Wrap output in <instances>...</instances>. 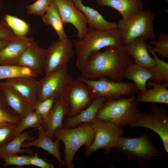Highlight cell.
<instances>
[{"label": "cell", "instance_id": "6da1fadb", "mask_svg": "<svg viewBox=\"0 0 168 168\" xmlns=\"http://www.w3.org/2000/svg\"><path fill=\"white\" fill-rule=\"evenodd\" d=\"M131 63L123 44L109 47L104 51L93 52L88 56L79 70L80 76L90 79L107 77L121 81L126 68Z\"/></svg>", "mask_w": 168, "mask_h": 168}, {"label": "cell", "instance_id": "7a4b0ae2", "mask_svg": "<svg viewBox=\"0 0 168 168\" xmlns=\"http://www.w3.org/2000/svg\"><path fill=\"white\" fill-rule=\"evenodd\" d=\"M77 57L76 66L80 70L88 56L92 53L100 51L105 47L123 44L117 28L108 30H99L89 26L82 38L74 41Z\"/></svg>", "mask_w": 168, "mask_h": 168}, {"label": "cell", "instance_id": "3957f363", "mask_svg": "<svg viewBox=\"0 0 168 168\" xmlns=\"http://www.w3.org/2000/svg\"><path fill=\"white\" fill-rule=\"evenodd\" d=\"M95 132L93 124L83 123L75 128L57 129L54 137L62 141L64 146L63 165L68 168H74L73 159L77 150L85 145L87 147L93 142Z\"/></svg>", "mask_w": 168, "mask_h": 168}, {"label": "cell", "instance_id": "277c9868", "mask_svg": "<svg viewBox=\"0 0 168 168\" xmlns=\"http://www.w3.org/2000/svg\"><path fill=\"white\" fill-rule=\"evenodd\" d=\"M135 94L128 98L106 99L96 119L108 121L123 127L129 125L140 112Z\"/></svg>", "mask_w": 168, "mask_h": 168}, {"label": "cell", "instance_id": "5b68a950", "mask_svg": "<svg viewBox=\"0 0 168 168\" xmlns=\"http://www.w3.org/2000/svg\"><path fill=\"white\" fill-rule=\"evenodd\" d=\"M155 14L150 10H142L129 19H122L117 23L121 42L124 45L140 37L153 40L156 35L153 29Z\"/></svg>", "mask_w": 168, "mask_h": 168}, {"label": "cell", "instance_id": "8992f818", "mask_svg": "<svg viewBox=\"0 0 168 168\" xmlns=\"http://www.w3.org/2000/svg\"><path fill=\"white\" fill-rule=\"evenodd\" d=\"M119 152L131 155L138 161L139 166L146 167L150 159L154 157L165 158L166 156L157 150L153 145L148 131L136 138L122 136L115 147Z\"/></svg>", "mask_w": 168, "mask_h": 168}, {"label": "cell", "instance_id": "52a82bcc", "mask_svg": "<svg viewBox=\"0 0 168 168\" xmlns=\"http://www.w3.org/2000/svg\"><path fill=\"white\" fill-rule=\"evenodd\" d=\"M132 128L142 127L151 129L158 135L164 149L168 153V111L162 106L153 105L150 111H140L129 125Z\"/></svg>", "mask_w": 168, "mask_h": 168}, {"label": "cell", "instance_id": "ba28073f", "mask_svg": "<svg viewBox=\"0 0 168 168\" xmlns=\"http://www.w3.org/2000/svg\"><path fill=\"white\" fill-rule=\"evenodd\" d=\"M95 135L93 142L85 147L86 156H90L95 151L102 149L109 153L115 148L121 137L122 136V128L110 121L96 120L93 123Z\"/></svg>", "mask_w": 168, "mask_h": 168}, {"label": "cell", "instance_id": "9c48e42d", "mask_svg": "<svg viewBox=\"0 0 168 168\" xmlns=\"http://www.w3.org/2000/svg\"><path fill=\"white\" fill-rule=\"evenodd\" d=\"M67 117H74L87 107L94 98L88 86L77 78L70 82L62 95Z\"/></svg>", "mask_w": 168, "mask_h": 168}, {"label": "cell", "instance_id": "30bf717a", "mask_svg": "<svg viewBox=\"0 0 168 168\" xmlns=\"http://www.w3.org/2000/svg\"><path fill=\"white\" fill-rule=\"evenodd\" d=\"M78 79L89 87L94 97H102L106 99H115L121 96L135 94L138 91L133 82L128 83L110 80L104 77L94 80L79 76Z\"/></svg>", "mask_w": 168, "mask_h": 168}, {"label": "cell", "instance_id": "8fae6325", "mask_svg": "<svg viewBox=\"0 0 168 168\" xmlns=\"http://www.w3.org/2000/svg\"><path fill=\"white\" fill-rule=\"evenodd\" d=\"M46 49L44 70L45 76L67 67V64L75 54L72 44L68 39L54 41Z\"/></svg>", "mask_w": 168, "mask_h": 168}, {"label": "cell", "instance_id": "7c38bea8", "mask_svg": "<svg viewBox=\"0 0 168 168\" xmlns=\"http://www.w3.org/2000/svg\"><path fill=\"white\" fill-rule=\"evenodd\" d=\"M73 79L67 66L50 75L45 76L39 80V90L36 103L51 97L56 98L62 95Z\"/></svg>", "mask_w": 168, "mask_h": 168}, {"label": "cell", "instance_id": "4fadbf2b", "mask_svg": "<svg viewBox=\"0 0 168 168\" xmlns=\"http://www.w3.org/2000/svg\"><path fill=\"white\" fill-rule=\"evenodd\" d=\"M56 5L64 24H72L76 29L77 39L82 38L88 29V23L84 15L71 0H53Z\"/></svg>", "mask_w": 168, "mask_h": 168}, {"label": "cell", "instance_id": "5bb4252c", "mask_svg": "<svg viewBox=\"0 0 168 168\" xmlns=\"http://www.w3.org/2000/svg\"><path fill=\"white\" fill-rule=\"evenodd\" d=\"M46 49L39 46L34 40L20 56L17 65L29 68L37 75L44 72Z\"/></svg>", "mask_w": 168, "mask_h": 168}, {"label": "cell", "instance_id": "9a60e30c", "mask_svg": "<svg viewBox=\"0 0 168 168\" xmlns=\"http://www.w3.org/2000/svg\"><path fill=\"white\" fill-rule=\"evenodd\" d=\"M33 40L26 36H15L0 50V65H17L21 55Z\"/></svg>", "mask_w": 168, "mask_h": 168}, {"label": "cell", "instance_id": "2e32d148", "mask_svg": "<svg viewBox=\"0 0 168 168\" xmlns=\"http://www.w3.org/2000/svg\"><path fill=\"white\" fill-rule=\"evenodd\" d=\"M4 83L12 87L34 108L40 88L36 77H21L7 79Z\"/></svg>", "mask_w": 168, "mask_h": 168}, {"label": "cell", "instance_id": "e0dca14e", "mask_svg": "<svg viewBox=\"0 0 168 168\" xmlns=\"http://www.w3.org/2000/svg\"><path fill=\"white\" fill-rule=\"evenodd\" d=\"M0 90L11 109L20 119L34 110V107L22 96L3 82H0Z\"/></svg>", "mask_w": 168, "mask_h": 168}, {"label": "cell", "instance_id": "ac0fdd59", "mask_svg": "<svg viewBox=\"0 0 168 168\" xmlns=\"http://www.w3.org/2000/svg\"><path fill=\"white\" fill-rule=\"evenodd\" d=\"M106 100L104 97H94L89 105L77 115L66 118L63 128H70L81 124L93 123L96 120V115Z\"/></svg>", "mask_w": 168, "mask_h": 168}, {"label": "cell", "instance_id": "d6986e66", "mask_svg": "<svg viewBox=\"0 0 168 168\" xmlns=\"http://www.w3.org/2000/svg\"><path fill=\"white\" fill-rule=\"evenodd\" d=\"M38 130V137L32 141L25 142L22 144V148H27L35 147L41 148L52 155L58 161L59 166H62L63 165V161L61 158L59 149L61 141L57 139L55 141H53L47 134L43 126Z\"/></svg>", "mask_w": 168, "mask_h": 168}, {"label": "cell", "instance_id": "ffe728a7", "mask_svg": "<svg viewBox=\"0 0 168 168\" xmlns=\"http://www.w3.org/2000/svg\"><path fill=\"white\" fill-rule=\"evenodd\" d=\"M66 110L62 95L55 98L54 103L43 126L47 134L52 139L55 131L63 127V120Z\"/></svg>", "mask_w": 168, "mask_h": 168}, {"label": "cell", "instance_id": "44dd1931", "mask_svg": "<svg viewBox=\"0 0 168 168\" xmlns=\"http://www.w3.org/2000/svg\"><path fill=\"white\" fill-rule=\"evenodd\" d=\"M83 13L89 26L99 30H108L117 28V23L106 20L97 10L85 5L82 0H71Z\"/></svg>", "mask_w": 168, "mask_h": 168}, {"label": "cell", "instance_id": "7402d4cb", "mask_svg": "<svg viewBox=\"0 0 168 168\" xmlns=\"http://www.w3.org/2000/svg\"><path fill=\"white\" fill-rule=\"evenodd\" d=\"M124 46L129 55L134 59L135 63L148 69L155 64V60L149 55L147 44L143 38H138Z\"/></svg>", "mask_w": 168, "mask_h": 168}, {"label": "cell", "instance_id": "603a6c76", "mask_svg": "<svg viewBox=\"0 0 168 168\" xmlns=\"http://www.w3.org/2000/svg\"><path fill=\"white\" fill-rule=\"evenodd\" d=\"M101 6L112 8L118 11L126 20L143 10V3L141 0H96Z\"/></svg>", "mask_w": 168, "mask_h": 168}, {"label": "cell", "instance_id": "cb8c5ba5", "mask_svg": "<svg viewBox=\"0 0 168 168\" xmlns=\"http://www.w3.org/2000/svg\"><path fill=\"white\" fill-rule=\"evenodd\" d=\"M147 84L152 88L139 93L136 97L138 102L168 104V82L157 83L148 81Z\"/></svg>", "mask_w": 168, "mask_h": 168}, {"label": "cell", "instance_id": "d4e9b609", "mask_svg": "<svg viewBox=\"0 0 168 168\" xmlns=\"http://www.w3.org/2000/svg\"><path fill=\"white\" fill-rule=\"evenodd\" d=\"M152 76V74L149 69L132 63L126 68L124 74V78L133 81L139 93L147 90V82Z\"/></svg>", "mask_w": 168, "mask_h": 168}, {"label": "cell", "instance_id": "484cf974", "mask_svg": "<svg viewBox=\"0 0 168 168\" xmlns=\"http://www.w3.org/2000/svg\"><path fill=\"white\" fill-rule=\"evenodd\" d=\"M22 132L16 136L12 140L0 148V156L3 155L17 154L18 153H27L31 155L34 152L30 148L23 149V144L26 141H30L35 139L32 135L30 134L32 132Z\"/></svg>", "mask_w": 168, "mask_h": 168}, {"label": "cell", "instance_id": "4316f807", "mask_svg": "<svg viewBox=\"0 0 168 168\" xmlns=\"http://www.w3.org/2000/svg\"><path fill=\"white\" fill-rule=\"evenodd\" d=\"M42 18L46 25L52 27L57 34L59 40H65L68 39L58 9L53 1Z\"/></svg>", "mask_w": 168, "mask_h": 168}, {"label": "cell", "instance_id": "83f0119b", "mask_svg": "<svg viewBox=\"0 0 168 168\" xmlns=\"http://www.w3.org/2000/svg\"><path fill=\"white\" fill-rule=\"evenodd\" d=\"M147 47L155 61V64L149 69L152 74L150 80L157 83L168 82V63L159 59L152 50V47L148 44Z\"/></svg>", "mask_w": 168, "mask_h": 168}, {"label": "cell", "instance_id": "f1b7e54d", "mask_svg": "<svg viewBox=\"0 0 168 168\" xmlns=\"http://www.w3.org/2000/svg\"><path fill=\"white\" fill-rule=\"evenodd\" d=\"M38 76L29 68L17 65H0V81L21 77Z\"/></svg>", "mask_w": 168, "mask_h": 168}, {"label": "cell", "instance_id": "f546056e", "mask_svg": "<svg viewBox=\"0 0 168 168\" xmlns=\"http://www.w3.org/2000/svg\"><path fill=\"white\" fill-rule=\"evenodd\" d=\"M44 120L35 111H32L21 119L16 125L15 134L16 136L21 133L26 129L33 128L38 130L43 125Z\"/></svg>", "mask_w": 168, "mask_h": 168}, {"label": "cell", "instance_id": "4dcf8cb0", "mask_svg": "<svg viewBox=\"0 0 168 168\" xmlns=\"http://www.w3.org/2000/svg\"><path fill=\"white\" fill-rule=\"evenodd\" d=\"M4 20L15 36H26L29 31V24L19 18L6 14L4 16Z\"/></svg>", "mask_w": 168, "mask_h": 168}, {"label": "cell", "instance_id": "1f68e13d", "mask_svg": "<svg viewBox=\"0 0 168 168\" xmlns=\"http://www.w3.org/2000/svg\"><path fill=\"white\" fill-rule=\"evenodd\" d=\"M0 119L6 122L16 125L21 120L11 109L0 90Z\"/></svg>", "mask_w": 168, "mask_h": 168}, {"label": "cell", "instance_id": "d6a6232c", "mask_svg": "<svg viewBox=\"0 0 168 168\" xmlns=\"http://www.w3.org/2000/svg\"><path fill=\"white\" fill-rule=\"evenodd\" d=\"M16 126L8 123H0V148L10 141L16 136Z\"/></svg>", "mask_w": 168, "mask_h": 168}, {"label": "cell", "instance_id": "836d02e7", "mask_svg": "<svg viewBox=\"0 0 168 168\" xmlns=\"http://www.w3.org/2000/svg\"><path fill=\"white\" fill-rule=\"evenodd\" d=\"M53 0H37L26 6L28 14L40 16L46 13Z\"/></svg>", "mask_w": 168, "mask_h": 168}, {"label": "cell", "instance_id": "e575fe53", "mask_svg": "<svg viewBox=\"0 0 168 168\" xmlns=\"http://www.w3.org/2000/svg\"><path fill=\"white\" fill-rule=\"evenodd\" d=\"M29 156H17V154L3 155L0 156L5 166L15 165L19 167L30 165L29 162Z\"/></svg>", "mask_w": 168, "mask_h": 168}, {"label": "cell", "instance_id": "d590c367", "mask_svg": "<svg viewBox=\"0 0 168 168\" xmlns=\"http://www.w3.org/2000/svg\"><path fill=\"white\" fill-rule=\"evenodd\" d=\"M149 44L154 45L152 48V51L161 56L163 58H168V35L161 33L159 36L158 40L156 41H151Z\"/></svg>", "mask_w": 168, "mask_h": 168}, {"label": "cell", "instance_id": "8d00e7d4", "mask_svg": "<svg viewBox=\"0 0 168 168\" xmlns=\"http://www.w3.org/2000/svg\"><path fill=\"white\" fill-rule=\"evenodd\" d=\"M55 100V98L53 97L35 103L34 110L43 119L44 121L48 118Z\"/></svg>", "mask_w": 168, "mask_h": 168}, {"label": "cell", "instance_id": "74e56055", "mask_svg": "<svg viewBox=\"0 0 168 168\" xmlns=\"http://www.w3.org/2000/svg\"><path fill=\"white\" fill-rule=\"evenodd\" d=\"M29 162L32 165L40 168H53L54 166L51 163L46 161L40 158L36 153H34L32 155L29 156Z\"/></svg>", "mask_w": 168, "mask_h": 168}, {"label": "cell", "instance_id": "f35d334b", "mask_svg": "<svg viewBox=\"0 0 168 168\" xmlns=\"http://www.w3.org/2000/svg\"><path fill=\"white\" fill-rule=\"evenodd\" d=\"M14 36L12 31L5 21L0 19V40H11Z\"/></svg>", "mask_w": 168, "mask_h": 168}, {"label": "cell", "instance_id": "ab89813d", "mask_svg": "<svg viewBox=\"0 0 168 168\" xmlns=\"http://www.w3.org/2000/svg\"><path fill=\"white\" fill-rule=\"evenodd\" d=\"M11 40H0V50L7 45Z\"/></svg>", "mask_w": 168, "mask_h": 168}, {"label": "cell", "instance_id": "60d3db41", "mask_svg": "<svg viewBox=\"0 0 168 168\" xmlns=\"http://www.w3.org/2000/svg\"><path fill=\"white\" fill-rule=\"evenodd\" d=\"M7 123L5 122L4 121L0 119V123Z\"/></svg>", "mask_w": 168, "mask_h": 168}, {"label": "cell", "instance_id": "b9f144b4", "mask_svg": "<svg viewBox=\"0 0 168 168\" xmlns=\"http://www.w3.org/2000/svg\"><path fill=\"white\" fill-rule=\"evenodd\" d=\"M1 10V0H0V11Z\"/></svg>", "mask_w": 168, "mask_h": 168}, {"label": "cell", "instance_id": "7bdbcfd3", "mask_svg": "<svg viewBox=\"0 0 168 168\" xmlns=\"http://www.w3.org/2000/svg\"><path fill=\"white\" fill-rule=\"evenodd\" d=\"M166 1H168V0H165Z\"/></svg>", "mask_w": 168, "mask_h": 168}]
</instances>
